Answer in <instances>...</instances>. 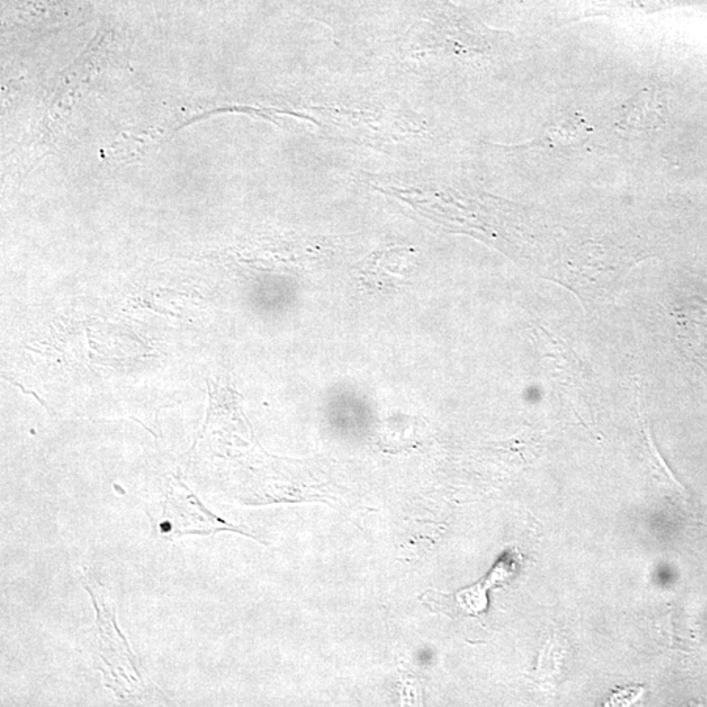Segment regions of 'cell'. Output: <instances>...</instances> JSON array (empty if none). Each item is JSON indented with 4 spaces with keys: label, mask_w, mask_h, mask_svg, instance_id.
<instances>
[{
    "label": "cell",
    "mask_w": 707,
    "mask_h": 707,
    "mask_svg": "<svg viewBox=\"0 0 707 707\" xmlns=\"http://www.w3.org/2000/svg\"><path fill=\"white\" fill-rule=\"evenodd\" d=\"M663 120L662 99L655 88L635 93L618 114L616 127L622 133L638 134L658 129Z\"/></svg>",
    "instance_id": "cell-1"
},
{
    "label": "cell",
    "mask_w": 707,
    "mask_h": 707,
    "mask_svg": "<svg viewBox=\"0 0 707 707\" xmlns=\"http://www.w3.org/2000/svg\"><path fill=\"white\" fill-rule=\"evenodd\" d=\"M594 133V127L579 113L569 114L545 127L544 133L524 147L562 148L577 147Z\"/></svg>",
    "instance_id": "cell-2"
}]
</instances>
